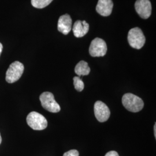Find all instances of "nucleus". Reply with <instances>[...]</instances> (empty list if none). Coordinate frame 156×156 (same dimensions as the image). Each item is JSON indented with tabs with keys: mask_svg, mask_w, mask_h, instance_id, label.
Here are the masks:
<instances>
[{
	"mask_svg": "<svg viewBox=\"0 0 156 156\" xmlns=\"http://www.w3.org/2000/svg\"><path fill=\"white\" fill-rule=\"evenodd\" d=\"M122 103L126 109L132 112L140 111L144 106L143 100L139 97L131 93H127L123 95Z\"/></svg>",
	"mask_w": 156,
	"mask_h": 156,
	"instance_id": "f257e3e1",
	"label": "nucleus"
},
{
	"mask_svg": "<svg viewBox=\"0 0 156 156\" xmlns=\"http://www.w3.org/2000/svg\"><path fill=\"white\" fill-rule=\"evenodd\" d=\"M128 41L129 45L136 49H141L145 44L146 38L142 30L139 27L131 29L128 34Z\"/></svg>",
	"mask_w": 156,
	"mask_h": 156,
	"instance_id": "f03ea898",
	"label": "nucleus"
},
{
	"mask_svg": "<svg viewBox=\"0 0 156 156\" xmlns=\"http://www.w3.org/2000/svg\"><path fill=\"white\" fill-rule=\"evenodd\" d=\"M26 120L28 126L34 130H43L48 126L46 119L37 112H30Z\"/></svg>",
	"mask_w": 156,
	"mask_h": 156,
	"instance_id": "7ed1b4c3",
	"label": "nucleus"
},
{
	"mask_svg": "<svg viewBox=\"0 0 156 156\" xmlns=\"http://www.w3.org/2000/svg\"><path fill=\"white\" fill-rule=\"evenodd\" d=\"M24 69L22 62L18 61L12 62L6 73V81L9 83L16 82L22 76Z\"/></svg>",
	"mask_w": 156,
	"mask_h": 156,
	"instance_id": "20e7f679",
	"label": "nucleus"
},
{
	"mask_svg": "<svg viewBox=\"0 0 156 156\" xmlns=\"http://www.w3.org/2000/svg\"><path fill=\"white\" fill-rule=\"evenodd\" d=\"M39 100L42 107L48 111L57 113L61 109L60 106L55 100L54 95L50 92L42 93L39 97Z\"/></svg>",
	"mask_w": 156,
	"mask_h": 156,
	"instance_id": "39448f33",
	"label": "nucleus"
},
{
	"mask_svg": "<svg viewBox=\"0 0 156 156\" xmlns=\"http://www.w3.org/2000/svg\"><path fill=\"white\" fill-rule=\"evenodd\" d=\"M106 51L107 45L103 39L96 38L91 41L89 53L92 57H103L106 55Z\"/></svg>",
	"mask_w": 156,
	"mask_h": 156,
	"instance_id": "423d86ee",
	"label": "nucleus"
},
{
	"mask_svg": "<svg viewBox=\"0 0 156 156\" xmlns=\"http://www.w3.org/2000/svg\"><path fill=\"white\" fill-rule=\"evenodd\" d=\"M94 114L97 120L103 123L109 119L111 115V112L105 103L98 101L95 103Z\"/></svg>",
	"mask_w": 156,
	"mask_h": 156,
	"instance_id": "0eeeda50",
	"label": "nucleus"
},
{
	"mask_svg": "<svg viewBox=\"0 0 156 156\" xmlns=\"http://www.w3.org/2000/svg\"><path fill=\"white\" fill-rule=\"evenodd\" d=\"M135 8L138 14L142 19H147L151 16V4L149 0H136Z\"/></svg>",
	"mask_w": 156,
	"mask_h": 156,
	"instance_id": "6e6552de",
	"label": "nucleus"
},
{
	"mask_svg": "<svg viewBox=\"0 0 156 156\" xmlns=\"http://www.w3.org/2000/svg\"><path fill=\"white\" fill-rule=\"evenodd\" d=\"M72 24L73 21L69 15L65 14L62 15L60 17L58 21V30L63 34L67 35L72 29Z\"/></svg>",
	"mask_w": 156,
	"mask_h": 156,
	"instance_id": "1a4fd4ad",
	"label": "nucleus"
},
{
	"mask_svg": "<svg viewBox=\"0 0 156 156\" xmlns=\"http://www.w3.org/2000/svg\"><path fill=\"white\" fill-rule=\"evenodd\" d=\"M113 7L112 0H98L96 6L97 12L103 16H108L111 14Z\"/></svg>",
	"mask_w": 156,
	"mask_h": 156,
	"instance_id": "9d476101",
	"label": "nucleus"
},
{
	"mask_svg": "<svg viewBox=\"0 0 156 156\" xmlns=\"http://www.w3.org/2000/svg\"><path fill=\"white\" fill-rule=\"evenodd\" d=\"M89 24L86 21L77 20L73 26V33L76 38L83 37L89 32Z\"/></svg>",
	"mask_w": 156,
	"mask_h": 156,
	"instance_id": "9b49d317",
	"label": "nucleus"
},
{
	"mask_svg": "<svg viewBox=\"0 0 156 156\" xmlns=\"http://www.w3.org/2000/svg\"><path fill=\"white\" fill-rule=\"evenodd\" d=\"M75 72L79 76L88 75L90 73V68L88 66V63L84 61L79 62L75 68Z\"/></svg>",
	"mask_w": 156,
	"mask_h": 156,
	"instance_id": "f8f14e48",
	"label": "nucleus"
},
{
	"mask_svg": "<svg viewBox=\"0 0 156 156\" xmlns=\"http://www.w3.org/2000/svg\"><path fill=\"white\" fill-rule=\"evenodd\" d=\"M52 1L53 0H31V4L36 8L42 9L49 5Z\"/></svg>",
	"mask_w": 156,
	"mask_h": 156,
	"instance_id": "ddd939ff",
	"label": "nucleus"
},
{
	"mask_svg": "<svg viewBox=\"0 0 156 156\" xmlns=\"http://www.w3.org/2000/svg\"><path fill=\"white\" fill-rule=\"evenodd\" d=\"M73 84L75 89L78 91H82L83 90L84 84L80 77L75 76L73 78Z\"/></svg>",
	"mask_w": 156,
	"mask_h": 156,
	"instance_id": "4468645a",
	"label": "nucleus"
},
{
	"mask_svg": "<svg viewBox=\"0 0 156 156\" xmlns=\"http://www.w3.org/2000/svg\"><path fill=\"white\" fill-rule=\"evenodd\" d=\"M79 154L78 151L76 150H71L67 152H66L63 156H79Z\"/></svg>",
	"mask_w": 156,
	"mask_h": 156,
	"instance_id": "2eb2a0df",
	"label": "nucleus"
},
{
	"mask_svg": "<svg viewBox=\"0 0 156 156\" xmlns=\"http://www.w3.org/2000/svg\"><path fill=\"white\" fill-rule=\"evenodd\" d=\"M105 156H119L118 153L115 151H111L106 153Z\"/></svg>",
	"mask_w": 156,
	"mask_h": 156,
	"instance_id": "dca6fc26",
	"label": "nucleus"
},
{
	"mask_svg": "<svg viewBox=\"0 0 156 156\" xmlns=\"http://www.w3.org/2000/svg\"><path fill=\"white\" fill-rule=\"evenodd\" d=\"M2 49H3V46H2V44L1 43H0V55H1V53H2Z\"/></svg>",
	"mask_w": 156,
	"mask_h": 156,
	"instance_id": "f3484780",
	"label": "nucleus"
},
{
	"mask_svg": "<svg viewBox=\"0 0 156 156\" xmlns=\"http://www.w3.org/2000/svg\"><path fill=\"white\" fill-rule=\"evenodd\" d=\"M156 124H154V136H155V138L156 137Z\"/></svg>",
	"mask_w": 156,
	"mask_h": 156,
	"instance_id": "a211bd4d",
	"label": "nucleus"
},
{
	"mask_svg": "<svg viewBox=\"0 0 156 156\" xmlns=\"http://www.w3.org/2000/svg\"><path fill=\"white\" fill-rule=\"evenodd\" d=\"M2 142V138H1V134H0V144H1Z\"/></svg>",
	"mask_w": 156,
	"mask_h": 156,
	"instance_id": "6ab92c4d",
	"label": "nucleus"
}]
</instances>
